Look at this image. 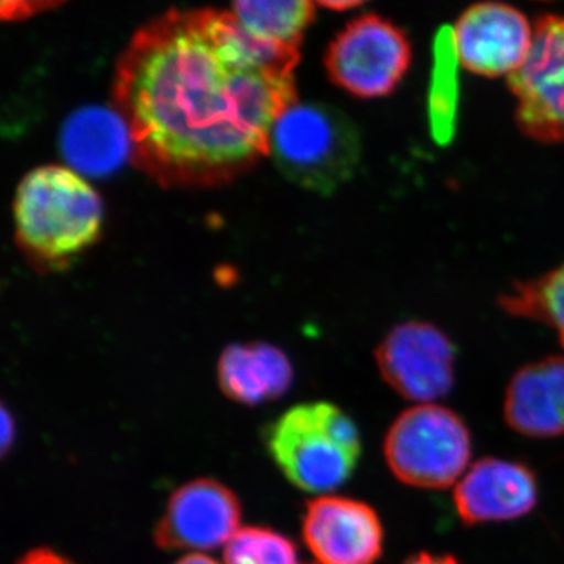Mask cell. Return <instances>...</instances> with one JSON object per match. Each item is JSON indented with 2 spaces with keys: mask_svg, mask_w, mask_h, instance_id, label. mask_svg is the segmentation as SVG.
I'll return each instance as SVG.
<instances>
[{
  "mask_svg": "<svg viewBox=\"0 0 564 564\" xmlns=\"http://www.w3.org/2000/svg\"><path fill=\"white\" fill-rule=\"evenodd\" d=\"M300 52L252 39L231 11L172 10L143 25L115 69L132 159L165 187H214L270 152L296 102Z\"/></svg>",
  "mask_w": 564,
  "mask_h": 564,
  "instance_id": "6da1fadb",
  "label": "cell"
},
{
  "mask_svg": "<svg viewBox=\"0 0 564 564\" xmlns=\"http://www.w3.org/2000/svg\"><path fill=\"white\" fill-rule=\"evenodd\" d=\"M101 196L66 166L33 170L14 196L17 240L39 269H66L101 236Z\"/></svg>",
  "mask_w": 564,
  "mask_h": 564,
  "instance_id": "7a4b0ae2",
  "label": "cell"
},
{
  "mask_svg": "<svg viewBox=\"0 0 564 564\" xmlns=\"http://www.w3.org/2000/svg\"><path fill=\"white\" fill-rule=\"evenodd\" d=\"M267 447L293 486L326 494L343 486L361 456L358 426L336 404H299L267 432Z\"/></svg>",
  "mask_w": 564,
  "mask_h": 564,
  "instance_id": "3957f363",
  "label": "cell"
},
{
  "mask_svg": "<svg viewBox=\"0 0 564 564\" xmlns=\"http://www.w3.org/2000/svg\"><path fill=\"white\" fill-rule=\"evenodd\" d=\"M278 170L306 191L329 195L355 176L362 147L350 118L318 102H293L270 135Z\"/></svg>",
  "mask_w": 564,
  "mask_h": 564,
  "instance_id": "277c9868",
  "label": "cell"
},
{
  "mask_svg": "<svg viewBox=\"0 0 564 564\" xmlns=\"http://www.w3.org/2000/svg\"><path fill=\"white\" fill-rule=\"evenodd\" d=\"M384 456L397 480L419 489L455 486L469 469L473 436L455 411L423 403L389 426Z\"/></svg>",
  "mask_w": 564,
  "mask_h": 564,
  "instance_id": "5b68a950",
  "label": "cell"
},
{
  "mask_svg": "<svg viewBox=\"0 0 564 564\" xmlns=\"http://www.w3.org/2000/svg\"><path fill=\"white\" fill-rule=\"evenodd\" d=\"M410 63L408 36L377 14L352 20L329 44L325 58L329 79L362 99L391 95Z\"/></svg>",
  "mask_w": 564,
  "mask_h": 564,
  "instance_id": "8992f818",
  "label": "cell"
},
{
  "mask_svg": "<svg viewBox=\"0 0 564 564\" xmlns=\"http://www.w3.org/2000/svg\"><path fill=\"white\" fill-rule=\"evenodd\" d=\"M519 126L533 139L564 141V18L545 17L533 28L524 65L511 74Z\"/></svg>",
  "mask_w": 564,
  "mask_h": 564,
  "instance_id": "52a82bcc",
  "label": "cell"
},
{
  "mask_svg": "<svg viewBox=\"0 0 564 564\" xmlns=\"http://www.w3.org/2000/svg\"><path fill=\"white\" fill-rule=\"evenodd\" d=\"M456 350L436 326L406 322L395 326L377 350L381 377L411 402L444 399L455 383Z\"/></svg>",
  "mask_w": 564,
  "mask_h": 564,
  "instance_id": "ba28073f",
  "label": "cell"
},
{
  "mask_svg": "<svg viewBox=\"0 0 564 564\" xmlns=\"http://www.w3.org/2000/svg\"><path fill=\"white\" fill-rule=\"evenodd\" d=\"M240 518L242 508L231 489L210 478H198L170 497L154 541L163 551L199 554L228 544L240 530Z\"/></svg>",
  "mask_w": 564,
  "mask_h": 564,
  "instance_id": "9c48e42d",
  "label": "cell"
},
{
  "mask_svg": "<svg viewBox=\"0 0 564 564\" xmlns=\"http://www.w3.org/2000/svg\"><path fill=\"white\" fill-rule=\"evenodd\" d=\"M303 538L317 564H375L383 555L380 516L350 497L311 500L303 516Z\"/></svg>",
  "mask_w": 564,
  "mask_h": 564,
  "instance_id": "30bf717a",
  "label": "cell"
},
{
  "mask_svg": "<svg viewBox=\"0 0 564 564\" xmlns=\"http://www.w3.org/2000/svg\"><path fill=\"white\" fill-rule=\"evenodd\" d=\"M459 62L485 77L511 76L524 65L533 29L514 7L481 2L464 11L454 28Z\"/></svg>",
  "mask_w": 564,
  "mask_h": 564,
  "instance_id": "8fae6325",
  "label": "cell"
},
{
  "mask_svg": "<svg viewBox=\"0 0 564 564\" xmlns=\"http://www.w3.org/2000/svg\"><path fill=\"white\" fill-rule=\"evenodd\" d=\"M454 500L466 525L514 521L536 507V475L522 463L484 458L455 485Z\"/></svg>",
  "mask_w": 564,
  "mask_h": 564,
  "instance_id": "7c38bea8",
  "label": "cell"
},
{
  "mask_svg": "<svg viewBox=\"0 0 564 564\" xmlns=\"http://www.w3.org/2000/svg\"><path fill=\"white\" fill-rule=\"evenodd\" d=\"M503 415L510 429L533 440L564 434V358L529 364L505 392Z\"/></svg>",
  "mask_w": 564,
  "mask_h": 564,
  "instance_id": "4fadbf2b",
  "label": "cell"
},
{
  "mask_svg": "<svg viewBox=\"0 0 564 564\" xmlns=\"http://www.w3.org/2000/svg\"><path fill=\"white\" fill-rule=\"evenodd\" d=\"M62 152L74 172L107 176L120 169L131 152L128 124L120 111L87 107L63 126Z\"/></svg>",
  "mask_w": 564,
  "mask_h": 564,
  "instance_id": "5bb4252c",
  "label": "cell"
},
{
  "mask_svg": "<svg viewBox=\"0 0 564 564\" xmlns=\"http://www.w3.org/2000/svg\"><path fill=\"white\" fill-rule=\"evenodd\" d=\"M293 380L292 364L269 344H236L218 361V383L234 402L259 404L280 399Z\"/></svg>",
  "mask_w": 564,
  "mask_h": 564,
  "instance_id": "9a60e30c",
  "label": "cell"
},
{
  "mask_svg": "<svg viewBox=\"0 0 564 564\" xmlns=\"http://www.w3.org/2000/svg\"><path fill=\"white\" fill-rule=\"evenodd\" d=\"M231 14L252 39L300 52L314 21V0H232Z\"/></svg>",
  "mask_w": 564,
  "mask_h": 564,
  "instance_id": "2e32d148",
  "label": "cell"
},
{
  "mask_svg": "<svg viewBox=\"0 0 564 564\" xmlns=\"http://www.w3.org/2000/svg\"><path fill=\"white\" fill-rule=\"evenodd\" d=\"M459 65L454 28L443 25L433 40L432 76L426 96L430 133L441 147L454 140L458 126Z\"/></svg>",
  "mask_w": 564,
  "mask_h": 564,
  "instance_id": "e0dca14e",
  "label": "cell"
},
{
  "mask_svg": "<svg viewBox=\"0 0 564 564\" xmlns=\"http://www.w3.org/2000/svg\"><path fill=\"white\" fill-rule=\"evenodd\" d=\"M508 313L551 326L564 347V263L538 280L516 285L502 299Z\"/></svg>",
  "mask_w": 564,
  "mask_h": 564,
  "instance_id": "ac0fdd59",
  "label": "cell"
},
{
  "mask_svg": "<svg viewBox=\"0 0 564 564\" xmlns=\"http://www.w3.org/2000/svg\"><path fill=\"white\" fill-rule=\"evenodd\" d=\"M225 564H302L289 538L263 527H243L225 545Z\"/></svg>",
  "mask_w": 564,
  "mask_h": 564,
  "instance_id": "d6986e66",
  "label": "cell"
},
{
  "mask_svg": "<svg viewBox=\"0 0 564 564\" xmlns=\"http://www.w3.org/2000/svg\"><path fill=\"white\" fill-rule=\"evenodd\" d=\"M65 2L68 0H0V14L6 21H24L44 11L57 9Z\"/></svg>",
  "mask_w": 564,
  "mask_h": 564,
  "instance_id": "ffe728a7",
  "label": "cell"
},
{
  "mask_svg": "<svg viewBox=\"0 0 564 564\" xmlns=\"http://www.w3.org/2000/svg\"><path fill=\"white\" fill-rule=\"evenodd\" d=\"M17 564H76L70 562V560L66 558L57 552L52 551V549H35V551L28 552L20 562Z\"/></svg>",
  "mask_w": 564,
  "mask_h": 564,
  "instance_id": "44dd1931",
  "label": "cell"
},
{
  "mask_svg": "<svg viewBox=\"0 0 564 564\" xmlns=\"http://www.w3.org/2000/svg\"><path fill=\"white\" fill-rule=\"evenodd\" d=\"M402 564H459V562L454 555H436L430 554V552H421V554L411 555Z\"/></svg>",
  "mask_w": 564,
  "mask_h": 564,
  "instance_id": "7402d4cb",
  "label": "cell"
},
{
  "mask_svg": "<svg viewBox=\"0 0 564 564\" xmlns=\"http://www.w3.org/2000/svg\"><path fill=\"white\" fill-rule=\"evenodd\" d=\"M318 6L334 11H344L355 9V7L362 6L366 0H314Z\"/></svg>",
  "mask_w": 564,
  "mask_h": 564,
  "instance_id": "603a6c76",
  "label": "cell"
},
{
  "mask_svg": "<svg viewBox=\"0 0 564 564\" xmlns=\"http://www.w3.org/2000/svg\"><path fill=\"white\" fill-rule=\"evenodd\" d=\"M174 564H220V563L215 562L214 558H210V556H207L204 554H188V555L182 556L180 562H176Z\"/></svg>",
  "mask_w": 564,
  "mask_h": 564,
  "instance_id": "cb8c5ba5",
  "label": "cell"
}]
</instances>
